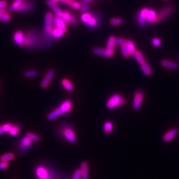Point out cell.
I'll return each instance as SVG.
<instances>
[{
  "mask_svg": "<svg viewBox=\"0 0 179 179\" xmlns=\"http://www.w3.org/2000/svg\"><path fill=\"white\" fill-rule=\"evenodd\" d=\"M72 107H73V104H72L71 101L66 100L59 107L55 109L53 111H51L48 115L47 118L49 120H53L56 118H57V117H59L60 115L67 114L71 111Z\"/></svg>",
  "mask_w": 179,
  "mask_h": 179,
  "instance_id": "1",
  "label": "cell"
},
{
  "mask_svg": "<svg viewBox=\"0 0 179 179\" xmlns=\"http://www.w3.org/2000/svg\"><path fill=\"white\" fill-rule=\"evenodd\" d=\"M125 99L118 94H116L112 96L111 98L107 101V107L109 109H114L117 107L122 106L125 104Z\"/></svg>",
  "mask_w": 179,
  "mask_h": 179,
  "instance_id": "2",
  "label": "cell"
},
{
  "mask_svg": "<svg viewBox=\"0 0 179 179\" xmlns=\"http://www.w3.org/2000/svg\"><path fill=\"white\" fill-rule=\"evenodd\" d=\"M174 7L173 6H171V5H168V6L163 7L157 13L156 23H159L169 17L172 13Z\"/></svg>",
  "mask_w": 179,
  "mask_h": 179,
  "instance_id": "3",
  "label": "cell"
},
{
  "mask_svg": "<svg viewBox=\"0 0 179 179\" xmlns=\"http://www.w3.org/2000/svg\"><path fill=\"white\" fill-rule=\"evenodd\" d=\"M60 132L63 137L65 138L66 140L69 141L72 143H74L76 142V137L75 133L71 127L68 125L64 126L61 128Z\"/></svg>",
  "mask_w": 179,
  "mask_h": 179,
  "instance_id": "4",
  "label": "cell"
},
{
  "mask_svg": "<svg viewBox=\"0 0 179 179\" xmlns=\"http://www.w3.org/2000/svg\"><path fill=\"white\" fill-rule=\"evenodd\" d=\"M38 43V36L36 32H29L26 36H25L24 47H34Z\"/></svg>",
  "mask_w": 179,
  "mask_h": 179,
  "instance_id": "5",
  "label": "cell"
},
{
  "mask_svg": "<svg viewBox=\"0 0 179 179\" xmlns=\"http://www.w3.org/2000/svg\"><path fill=\"white\" fill-rule=\"evenodd\" d=\"M53 16L50 12H48L45 19V33L48 36H52L53 30Z\"/></svg>",
  "mask_w": 179,
  "mask_h": 179,
  "instance_id": "6",
  "label": "cell"
},
{
  "mask_svg": "<svg viewBox=\"0 0 179 179\" xmlns=\"http://www.w3.org/2000/svg\"><path fill=\"white\" fill-rule=\"evenodd\" d=\"M149 9L147 7H143L142 8L140 12L138 13L137 15V23H139L141 26L145 25L147 21V14L149 12Z\"/></svg>",
  "mask_w": 179,
  "mask_h": 179,
  "instance_id": "7",
  "label": "cell"
},
{
  "mask_svg": "<svg viewBox=\"0 0 179 179\" xmlns=\"http://www.w3.org/2000/svg\"><path fill=\"white\" fill-rule=\"evenodd\" d=\"M143 101V94L141 91H137L135 93L134 98V108L135 110H139Z\"/></svg>",
  "mask_w": 179,
  "mask_h": 179,
  "instance_id": "8",
  "label": "cell"
},
{
  "mask_svg": "<svg viewBox=\"0 0 179 179\" xmlns=\"http://www.w3.org/2000/svg\"><path fill=\"white\" fill-rule=\"evenodd\" d=\"M93 52L96 54L103 56V57H108V58L112 57L114 54V50H111L107 49H101V48H94L93 49Z\"/></svg>",
  "mask_w": 179,
  "mask_h": 179,
  "instance_id": "9",
  "label": "cell"
},
{
  "mask_svg": "<svg viewBox=\"0 0 179 179\" xmlns=\"http://www.w3.org/2000/svg\"><path fill=\"white\" fill-rule=\"evenodd\" d=\"M54 75V71L53 69L49 70L47 72V74H46L45 77L43 78L41 84H40V86H41L42 88L44 89L47 88L49 86V85L50 84L51 80L53 79Z\"/></svg>",
  "mask_w": 179,
  "mask_h": 179,
  "instance_id": "10",
  "label": "cell"
},
{
  "mask_svg": "<svg viewBox=\"0 0 179 179\" xmlns=\"http://www.w3.org/2000/svg\"><path fill=\"white\" fill-rule=\"evenodd\" d=\"M60 17L62 18L65 22L72 25H74L77 23V20H76V17L73 16L68 11L63 12V14Z\"/></svg>",
  "mask_w": 179,
  "mask_h": 179,
  "instance_id": "11",
  "label": "cell"
},
{
  "mask_svg": "<svg viewBox=\"0 0 179 179\" xmlns=\"http://www.w3.org/2000/svg\"><path fill=\"white\" fill-rule=\"evenodd\" d=\"M33 7V4L31 0H26V1H23L21 6L19 7L17 10L18 12H28L31 11Z\"/></svg>",
  "mask_w": 179,
  "mask_h": 179,
  "instance_id": "12",
  "label": "cell"
},
{
  "mask_svg": "<svg viewBox=\"0 0 179 179\" xmlns=\"http://www.w3.org/2000/svg\"><path fill=\"white\" fill-rule=\"evenodd\" d=\"M54 22L57 28L63 30L65 33L67 31V27H66V22L60 17L57 15V16L54 18Z\"/></svg>",
  "mask_w": 179,
  "mask_h": 179,
  "instance_id": "13",
  "label": "cell"
},
{
  "mask_svg": "<svg viewBox=\"0 0 179 179\" xmlns=\"http://www.w3.org/2000/svg\"><path fill=\"white\" fill-rule=\"evenodd\" d=\"M161 64L164 68L173 69V70H176L178 67V65L177 63L173 62V61H171L169 60H167V59H163L161 61Z\"/></svg>",
  "mask_w": 179,
  "mask_h": 179,
  "instance_id": "14",
  "label": "cell"
},
{
  "mask_svg": "<svg viewBox=\"0 0 179 179\" xmlns=\"http://www.w3.org/2000/svg\"><path fill=\"white\" fill-rule=\"evenodd\" d=\"M13 39L15 43L17 45L23 46L25 40V35L21 31H17V32H15V33L14 34Z\"/></svg>",
  "mask_w": 179,
  "mask_h": 179,
  "instance_id": "15",
  "label": "cell"
},
{
  "mask_svg": "<svg viewBox=\"0 0 179 179\" xmlns=\"http://www.w3.org/2000/svg\"><path fill=\"white\" fill-rule=\"evenodd\" d=\"M177 133L178 130L175 128L169 130L166 133L164 136H163V140L165 142H170L175 138V137L177 134Z\"/></svg>",
  "mask_w": 179,
  "mask_h": 179,
  "instance_id": "16",
  "label": "cell"
},
{
  "mask_svg": "<svg viewBox=\"0 0 179 179\" xmlns=\"http://www.w3.org/2000/svg\"><path fill=\"white\" fill-rule=\"evenodd\" d=\"M47 3L48 4V6L55 12V13L57 14V16L61 17V15L63 14V11L57 6V5L56 4V3L53 2L52 0H47Z\"/></svg>",
  "mask_w": 179,
  "mask_h": 179,
  "instance_id": "17",
  "label": "cell"
},
{
  "mask_svg": "<svg viewBox=\"0 0 179 179\" xmlns=\"http://www.w3.org/2000/svg\"><path fill=\"white\" fill-rule=\"evenodd\" d=\"M80 172L82 179H88V163L83 162L81 164Z\"/></svg>",
  "mask_w": 179,
  "mask_h": 179,
  "instance_id": "18",
  "label": "cell"
},
{
  "mask_svg": "<svg viewBox=\"0 0 179 179\" xmlns=\"http://www.w3.org/2000/svg\"><path fill=\"white\" fill-rule=\"evenodd\" d=\"M31 144H32V140H31L29 137H26L23 138L21 139L19 147L21 148V149L26 150L28 149L31 146Z\"/></svg>",
  "mask_w": 179,
  "mask_h": 179,
  "instance_id": "19",
  "label": "cell"
},
{
  "mask_svg": "<svg viewBox=\"0 0 179 179\" xmlns=\"http://www.w3.org/2000/svg\"><path fill=\"white\" fill-rule=\"evenodd\" d=\"M125 43L127 45V49H128V50H129L130 56H134L135 53H136V51H137L134 42L132 41V40H131L125 39Z\"/></svg>",
  "mask_w": 179,
  "mask_h": 179,
  "instance_id": "20",
  "label": "cell"
},
{
  "mask_svg": "<svg viewBox=\"0 0 179 179\" xmlns=\"http://www.w3.org/2000/svg\"><path fill=\"white\" fill-rule=\"evenodd\" d=\"M157 17V13L155 10L153 9H149V12L147 14V20L149 23H156V19Z\"/></svg>",
  "mask_w": 179,
  "mask_h": 179,
  "instance_id": "21",
  "label": "cell"
},
{
  "mask_svg": "<svg viewBox=\"0 0 179 179\" xmlns=\"http://www.w3.org/2000/svg\"><path fill=\"white\" fill-rule=\"evenodd\" d=\"M115 44H116V38L114 36H111V37H109L108 40H107L106 49L114 51Z\"/></svg>",
  "mask_w": 179,
  "mask_h": 179,
  "instance_id": "22",
  "label": "cell"
},
{
  "mask_svg": "<svg viewBox=\"0 0 179 179\" xmlns=\"http://www.w3.org/2000/svg\"><path fill=\"white\" fill-rule=\"evenodd\" d=\"M141 68L143 73L146 76H150L152 74L151 68L147 62H145L143 64H141Z\"/></svg>",
  "mask_w": 179,
  "mask_h": 179,
  "instance_id": "23",
  "label": "cell"
},
{
  "mask_svg": "<svg viewBox=\"0 0 179 179\" xmlns=\"http://www.w3.org/2000/svg\"><path fill=\"white\" fill-rule=\"evenodd\" d=\"M134 57L135 58V60H137V62L139 64H142L145 62V59L144 55H143V54L139 50L136 51V53L134 54Z\"/></svg>",
  "mask_w": 179,
  "mask_h": 179,
  "instance_id": "24",
  "label": "cell"
},
{
  "mask_svg": "<svg viewBox=\"0 0 179 179\" xmlns=\"http://www.w3.org/2000/svg\"><path fill=\"white\" fill-rule=\"evenodd\" d=\"M62 84L64 88L68 92H72L74 90V86L73 84L71 83V82L68 79H63L62 80Z\"/></svg>",
  "mask_w": 179,
  "mask_h": 179,
  "instance_id": "25",
  "label": "cell"
},
{
  "mask_svg": "<svg viewBox=\"0 0 179 179\" xmlns=\"http://www.w3.org/2000/svg\"><path fill=\"white\" fill-rule=\"evenodd\" d=\"M24 0H15L13 3L11 5V6L9 7V12H13L15 10H17L19 7L21 6Z\"/></svg>",
  "mask_w": 179,
  "mask_h": 179,
  "instance_id": "26",
  "label": "cell"
},
{
  "mask_svg": "<svg viewBox=\"0 0 179 179\" xmlns=\"http://www.w3.org/2000/svg\"><path fill=\"white\" fill-rule=\"evenodd\" d=\"M15 158V155L13 153H6V154H4L0 157V160L3 162H9L10 161H12L13 158Z\"/></svg>",
  "mask_w": 179,
  "mask_h": 179,
  "instance_id": "27",
  "label": "cell"
},
{
  "mask_svg": "<svg viewBox=\"0 0 179 179\" xmlns=\"http://www.w3.org/2000/svg\"><path fill=\"white\" fill-rule=\"evenodd\" d=\"M64 33L65 32L63 31V30H61L59 28H56V29H54L53 30L52 36L53 37H55V38H60L64 35Z\"/></svg>",
  "mask_w": 179,
  "mask_h": 179,
  "instance_id": "28",
  "label": "cell"
},
{
  "mask_svg": "<svg viewBox=\"0 0 179 179\" xmlns=\"http://www.w3.org/2000/svg\"><path fill=\"white\" fill-rule=\"evenodd\" d=\"M12 126L13 125L10 124H6L0 125V135L4 134V133L9 132V131L12 129Z\"/></svg>",
  "mask_w": 179,
  "mask_h": 179,
  "instance_id": "29",
  "label": "cell"
},
{
  "mask_svg": "<svg viewBox=\"0 0 179 179\" xmlns=\"http://www.w3.org/2000/svg\"><path fill=\"white\" fill-rule=\"evenodd\" d=\"M121 46V53L123 54V56L125 58H128L130 57V54L129 52V50L127 49V45H125V42L124 44H122L120 45Z\"/></svg>",
  "mask_w": 179,
  "mask_h": 179,
  "instance_id": "30",
  "label": "cell"
},
{
  "mask_svg": "<svg viewBox=\"0 0 179 179\" xmlns=\"http://www.w3.org/2000/svg\"><path fill=\"white\" fill-rule=\"evenodd\" d=\"M113 124L111 121H107L104 124V130L105 131L106 134H109L112 131V130H113Z\"/></svg>",
  "mask_w": 179,
  "mask_h": 179,
  "instance_id": "31",
  "label": "cell"
},
{
  "mask_svg": "<svg viewBox=\"0 0 179 179\" xmlns=\"http://www.w3.org/2000/svg\"><path fill=\"white\" fill-rule=\"evenodd\" d=\"M98 23V19L96 16H92L90 19V21L88 22V27L91 28H94L95 27L97 26V25Z\"/></svg>",
  "mask_w": 179,
  "mask_h": 179,
  "instance_id": "32",
  "label": "cell"
},
{
  "mask_svg": "<svg viewBox=\"0 0 179 179\" xmlns=\"http://www.w3.org/2000/svg\"><path fill=\"white\" fill-rule=\"evenodd\" d=\"M110 23L111 25H113V26H118V25H122L124 23V20L120 18L115 17L112 18L110 21Z\"/></svg>",
  "mask_w": 179,
  "mask_h": 179,
  "instance_id": "33",
  "label": "cell"
},
{
  "mask_svg": "<svg viewBox=\"0 0 179 179\" xmlns=\"http://www.w3.org/2000/svg\"><path fill=\"white\" fill-rule=\"evenodd\" d=\"M92 17V15L90 13H86L82 15L81 19H82V22L85 23H88V22L90 21V19H91Z\"/></svg>",
  "mask_w": 179,
  "mask_h": 179,
  "instance_id": "34",
  "label": "cell"
},
{
  "mask_svg": "<svg viewBox=\"0 0 179 179\" xmlns=\"http://www.w3.org/2000/svg\"><path fill=\"white\" fill-rule=\"evenodd\" d=\"M20 131V127L18 125H15V126H12L11 130L9 131V134L14 136V135H16L19 134V132Z\"/></svg>",
  "mask_w": 179,
  "mask_h": 179,
  "instance_id": "35",
  "label": "cell"
},
{
  "mask_svg": "<svg viewBox=\"0 0 179 179\" xmlns=\"http://www.w3.org/2000/svg\"><path fill=\"white\" fill-rule=\"evenodd\" d=\"M25 76H26L27 78H31V77H35L37 75V72L35 70H28L26 71L24 73Z\"/></svg>",
  "mask_w": 179,
  "mask_h": 179,
  "instance_id": "36",
  "label": "cell"
},
{
  "mask_svg": "<svg viewBox=\"0 0 179 179\" xmlns=\"http://www.w3.org/2000/svg\"><path fill=\"white\" fill-rule=\"evenodd\" d=\"M151 43L153 44V46H155L156 47H160L162 44V41L161 40L158 38V37H154L152 40H151Z\"/></svg>",
  "mask_w": 179,
  "mask_h": 179,
  "instance_id": "37",
  "label": "cell"
},
{
  "mask_svg": "<svg viewBox=\"0 0 179 179\" xmlns=\"http://www.w3.org/2000/svg\"><path fill=\"white\" fill-rule=\"evenodd\" d=\"M27 137H29L31 140L32 141H39L40 140V138L39 137V136H37V135L34 134L33 133H28L27 134Z\"/></svg>",
  "mask_w": 179,
  "mask_h": 179,
  "instance_id": "38",
  "label": "cell"
},
{
  "mask_svg": "<svg viewBox=\"0 0 179 179\" xmlns=\"http://www.w3.org/2000/svg\"><path fill=\"white\" fill-rule=\"evenodd\" d=\"M68 5L70 6H71L72 7L75 9H80V3L78 2H76V1H73V0H70Z\"/></svg>",
  "mask_w": 179,
  "mask_h": 179,
  "instance_id": "39",
  "label": "cell"
},
{
  "mask_svg": "<svg viewBox=\"0 0 179 179\" xmlns=\"http://www.w3.org/2000/svg\"><path fill=\"white\" fill-rule=\"evenodd\" d=\"M10 19H11V17H10V15L7 13L3 15H1V17H0V21L2 22L9 21Z\"/></svg>",
  "mask_w": 179,
  "mask_h": 179,
  "instance_id": "40",
  "label": "cell"
},
{
  "mask_svg": "<svg viewBox=\"0 0 179 179\" xmlns=\"http://www.w3.org/2000/svg\"><path fill=\"white\" fill-rule=\"evenodd\" d=\"M73 179H82V175H81V172L80 169H77L76 170V171L73 174Z\"/></svg>",
  "mask_w": 179,
  "mask_h": 179,
  "instance_id": "41",
  "label": "cell"
},
{
  "mask_svg": "<svg viewBox=\"0 0 179 179\" xmlns=\"http://www.w3.org/2000/svg\"><path fill=\"white\" fill-rule=\"evenodd\" d=\"M9 164L7 162H3L1 161L0 163V170H5L8 167Z\"/></svg>",
  "mask_w": 179,
  "mask_h": 179,
  "instance_id": "42",
  "label": "cell"
},
{
  "mask_svg": "<svg viewBox=\"0 0 179 179\" xmlns=\"http://www.w3.org/2000/svg\"><path fill=\"white\" fill-rule=\"evenodd\" d=\"M90 6H88V4H86V5H83V6H82L80 7V12H86L87 11V10H88L90 9Z\"/></svg>",
  "mask_w": 179,
  "mask_h": 179,
  "instance_id": "43",
  "label": "cell"
},
{
  "mask_svg": "<svg viewBox=\"0 0 179 179\" xmlns=\"http://www.w3.org/2000/svg\"><path fill=\"white\" fill-rule=\"evenodd\" d=\"M7 2L6 0H0V8H5L7 6Z\"/></svg>",
  "mask_w": 179,
  "mask_h": 179,
  "instance_id": "44",
  "label": "cell"
},
{
  "mask_svg": "<svg viewBox=\"0 0 179 179\" xmlns=\"http://www.w3.org/2000/svg\"><path fill=\"white\" fill-rule=\"evenodd\" d=\"M125 39H122V38H116V43L118 45H121L122 44H124L125 42Z\"/></svg>",
  "mask_w": 179,
  "mask_h": 179,
  "instance_id": "45",
  "label": "cell"
},
{
  "mask_svg": "<svg viewBox=\"0 0 179 179\" xmlns=\"http://www.w3.org/2000/svg\"><path fill=\"white\" fill-rule=\"evenodd\" d=\"M93 0H81V1L79 2L80 6H83V5H86L88 3H90L92 2Z\"/></svg>",
  "mask_w": 179,
  "mask_h": 179,
  "instance_id": "46",
  "label": "cell"
},
{
  "mask_svg": "<svg viewBox=\"0 0 179 179\" xmlns=\"http://www.w3.org/2000/svg\"><path fill=\"white\" fill-rule=\"evenodd\" d=\"M6 13H7L6 11V9H3V8H0V15H3Z\"/></svg>",
  "mask_w": 179,
  "mask_h": 179,
  "instance_id": "47",
  "label": "cell"
},
{
  "mask_svg": "<svg viewBox=\"0 0 179 179\" xmlns=\"http://www.w3.org/2000/svg\"><path fill=\"white\" fill-rule=\"evenodd\" d=\"M70 1V0H60V2H63V3H65V4H69Z\"/></svg>",
  "mask_w": 179,
  "mask_h": 179,
  "instance_id": "48",
  "label": "cell"
},
{
  "mask_svg": "<svg viewBox=\"0 0 179 179\" xmlns=\"http://www.w3.org/2000/svg\"><path fill=\"white\" fill-rule=\"evenodd\" d=\"M53 2H54V3H56V2H59V1H60V0H52Z\"/></svg>",
  "mask_w": 179,
  "mask_h": 179,
  "instance_id": "49",
  "label": "cell"
},
{
  "mask_svg": "<svg viewBox=\"0 0 179 179\" xmlns=\"http://www.w3.org/2000/svg\"><path fill=\"white\" fill-rule=\"evenodd\" d=\"M0 17H1V15H0Z\"/></svg>",
  "mask_w": 179,
  "mask_h": 179,
  "instance_id": "50",
  "label": "cell"
},
{
  "mask_svg": "<svg viewBox=\"0 0 179 179\" xmlns=\"http://www.w3.org/2000/svg\"><path fill=\"white\" fill-rule=\"evenodd\" d=\"M166 1H167V0H166Z\"/></svg>",
  "mask_w": 179,
  "mask_h": 179,
  "instance_id": "51",
  "label": "cell"
}]
</instances>
